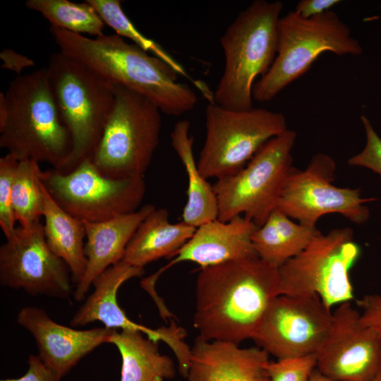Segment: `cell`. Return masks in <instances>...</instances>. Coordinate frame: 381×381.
<instances>
[{
    "mask_svg": "<svg viewBox=\"0 0 381 381\" xmlns=\"http://www.w3.org/2000/svg\"><path fill=\"white\" fill-rule=\"evenodd\" d=\"M373 381H381V373Z\"/></svg>",
    "mask_w": 381,
    "mask_h": 381,
    "instance_id": "74e56055",
    "label": "cell"
},
{
    "mask_svg": "<svg viewBox=\"0 0 381 381\" xmlns=\"http://www.w3.org/2000/svg\"><path fill=\"white\" fill-rule=\"evenodd\" d=\"M42 217L46 241L50 249L68 265L73 284H78L85 270L86 231L83 221L62 209L50 196L42 183Z\"/></svg>",
    "mask_w": 381,
    "mask_h": 381,
    "instance_id": "603a6c76",
    "label": "cell"
},
{
    "mask_svg": "<svg viewBox=\"0 0 381 381\" xmlns=\"http://www.w3.org/2000/svg\"><path fill=\"white\" fill-rule=\"evenodd\" d=\"M8 117V108L4 92H0V128L2 127Z\"/></svg>",
    "mask_w": 381,
    "mask_h": 381,
    "instance_id": "d590c367",
    "label": "cell"
},
{
    "mask_svg": "<svg viewBox=\"0 0 381 381\" xmlns=\"http://www.w3.org/2000/svg\"><path fill=\"white\" fill-rule=\"evenodd\" d=\"M361 248L351 228L320 231L280 268L279 295L319 296L329 309L353 299L349 272Z\"/></svg>",
    "mask_w": 381,
    "mask_h": 381,
    "instance_id": "30bf717a",
    "label": "cell"
},
{
    "mask_svg": "<svg viewBox=\"0 0 381 381\" xmlns=\"http://www.w3.org/2000/svg\"><path fill=\"white\" fill-rule=\"evenodd\" d=\"M144 268L132 266L121 260L98 275L92 283L94 290L72 317V327L85 326L99 321L112 329L141 332L155 342L162 341L174 351L176 358L184 356L189 346L184 341L186 331L173 321L169 327L151 329L130 320L119 307L117 292L130 279L144 274Z\"/></svg>",
    "mask_w": 381,
    "mask_h": 381,
    "instance_id": "2e32d148",
    "label": "cell"
},
{
    "mask_svg": "<svg viewBox=\"0 0 381 381\" xmlns=\"http://www.w3.org/2000/svg\"><path fill=\"white\" fill-rule=\"evenodd\" d=\"M190 123L181 120L171 133V145L187 174V202L182 213V222L198 227L217 219L218 204L213 186L200 172L193 154V138L189 134Z\"/></svg>",
    "mask_w": 381,
    "mask_h": 381,
    "instance_id": "7402d4cb",
    "label": "cell"
},
{
    "mask_svg": "<svg viewBox=\"0 0 381 381\" xmlns=\"http://www.w3.org/2000/svg\"><path fill=\"white\" fill-rule=\"evenodd\" d=\"M258 227L243 216L228 222L217 219L206 222L196 228L192 237L159 272L181 262H193L202 268L257 256L252 235Z\"/></svg>",
    "mask_w": 381,
    "mask_h": 381,
    "instance_id": "d6986e66",
    "label": "cell"
},
{
    "mask_svg": "<svg viewBox=\"0 0 381 381\" xmlns=\"http://www.w3.org/2000/svg\"><path fill=\"white\" fill-rule=\"evenodd\" d=\"M279 296V269L258 256L202 267L195 284L194 327L209 341L251 339Z\"/></svg>",
    "mask_w": 381,
    "mask_h": 381,
    "instance_id": "6da1fadb",
    "label": "cell"
},
{
    "mask_svg": "<svg viewBox=\"0 0 381 381\" xmlns=\"http://www.w3.org/2000/svg\"><path fill=\"white\" fill-rule=\"evenodd\" d=\"M336 164L327 154L315 155L304 170L294 169L278 202L279 210L298 223L316 227L325 214H339L356 224L370 217L366 203L375 198L362 197L358 188H340L332 183Z\"/></svg>",
    "mask_w": 381,
    "mask_h": 381,
    "instance_id": "7c38bea8",
    "label": "cell"
},
{
    "mask_svg": "<svg viewBox=\"0 0 381 381\" xmlns=\"http://www.w3.org/2000/svg\"><path fill=\"white\" fill-rule=\"evenodd\" d=\"M316 356V368L330 379L373 381L381 373V329L363 325L350 302L339 304Z\"/></svg>",
    "mask_w": 381,
    "mask_h": 381,
    "instance_id": "9a60e30c",
    "label": "cell"
},
{
    "mask_svg": "<svg viewBox=\"0 0 381 381\" xmlns=\"http://www.w3.org/2000/svg\"><path fill=\"white\" fill-rule=\"evenodd\" d=\"M28 363V369L22 377L1 381H61V378L48 368L38 355H30Z\"/></svg>",
    "mask_w": 381,
    "mask_h": 381,
    "instance_id": "1f68e13d",
    "label": "cell"
},
{
    "mask_svg": "<svg viewBox=\"0 0 381 381\" xmlns=\"http://www.w3.org/2000/svg\"><path fill=\"white\" fill-rule=\"evenodd\" d=\"M238 345L198 335L190 349L187 381H270L268 353Z\"/></svg>",
    "mask_w": 381,
    "mask_h": 381,
    "instance_id": "ac0fdd59",
    "label": "cell"
},
{
    "mask_svg": "<svg viewBox=\"0 0 381 381\" xmlns=\"http://www.w3.org/2000/svg\"><path fill=\"white\" fill-rule=\"evenodd\" d=\"M340 2L339 0H301L294 11L304 18H310L330 11Z\"/></svg>",
    "mask_w": 381,
    "mask_h": 381,
    "instance_id": "836d02e7",
    "label": "cell"
},
{
    "mask_svg": "<svg viewBox=\"0 0 381 381\" xmlns=\"http://www.w3.org/2000/svg\"><path fill=\"white\" fill-rule=\"evenodd\" d=\"M195 229L182 221L170 222L168 210L156 207L138 227L121 260L144 268L162 258H173Z\"/></svg>",
    "mask_w": 381,
    "mask_h": 381,
    "instance_id": "44dd1931",
    "label": "cell"
},
{
    "mask_svg": "<svg viewBox=\"0 0 381 381\" xmlns=\"http://www.w3.org/2000/svg\"><path fill=\"white\" fill-rule=\"evenodd\" d=\"M42 172L37 161H18L13 181L12 205L16 219L22 227L40 222L42 217Z\"/></svg>",
    "mask_w": 381,
    "mask_h": 381,
    "instance_id": "4316f807",
    "label": "cell"
},
{
    "mask_svg": "<svg viewBox=\"0 0 381 381\" xmlns=\"http://www.w3.org/2000/svg\"><path fill=\"white\" fill-rule=\"evenodd\" d=\"M4 95L8 117L0 128V147L18 161L47 163L63 172L72 140L59 116L47 67L18 75Z\"/></svg>",
    "mask_w": 381,
    "mask_h": 381,
    "instance_id": "3957f363",
    "label": "cell"
},
{
    "mask_svg": "<svg viewBox=\"0 0 381 381\" xmlns=\"http://www.w3.org/2000/svg\"><path fill=\"white\" fill-rule=\"evenodd\" d=\"M146 204L138 210L98 222H83L86 238V267L73 292L75 301L83 300L95 278L110 266L120 262L125 250L141 222L155 210Z\"/></svg>",
    "mask_w": 381,
    "mask_h": 381,
    "instance_id": "ffe728a7",
    "label": "cell"
},
{
    "mask_svg": "<svg viewBox=\"0 0 381 381\" xmlns=\"http://www.w3.org/2000/svg\"><path fill=\"white\" fill-rule=\"evenodd\" d=\"M141 332L114 329L108 343L121 357L120 381H164L175 376L172 359L159 352L157 342Z\"/></svg>",
    "mask_w": 381,
    "mask_h": 381,
    "instance_id": "cb8c5ba5",
    "label": "cell"
},
{
    "mask_svg": "<svg viewBox=\"0 0 381 381\" xmlns=\"http://www.w3.org/2000/svg\"><path fill=\"white\" fill-rule=\"evenodd\" d=\"M296 133L290 129L268 140L238 172L212 185L217 219L243 216L262 226L277 209L288 177L294 169L291 151Z\"/></svg>",
    "mask_w": 381,
    "mask_h": 381,
    "instance_id": "52a82bcc",
    "label": "cell"
},
{
    "mask_svg": "<svg viewBox=\"0 0 381 381\" xmlns=\"http://www.w3.org/2000/svg\"><path fill=\"white\" fill-rule=\"evenodd\" d=\"M320 231L309 227L274 210L252 235L256 255L265 262L280 268L310 243Z\"/></svg>",
    "mask_w": 381,
    "mask_h": 381,
    "instance_id": "d4e9b609",
    "label": "cell"
},
{
    "mask_svg": "<svg viewBox=\"0 0 381 381\" xmlns=\"http://www.w3.org/2000/svg\"><path fill=\"white\" fill-rule=\"evenodd\" d=\"M332 322V313L318 295H279L251 339L277 359L305 356L318 352Z\"/></svg>",
    "mask_w": 381,
    "mask_h": 381,
    "instance_id": "4fadbf2b",
    "label": "cell"
},
{
    "mask_svg": "<svg viewBox=\"0 0 381 381\" xmlns=\"http://www.w3.org/2000/svg\"><path fill=\"white\" fill-rule=\"evenodd\" d=\"M49 31L59 52L113 85L142 95L164 114L178 116L198 103L195 92L177 81L173 68L116 34L85 37L52 26Z\"/></svg>",
    "mask_w": 381,
    "mask_h": 381,
    "instance_id": "7a4b0ae2",
    "label": "cell"
},
{
    "mask_svg": "<svg viewBox=\"0 0 381 381\" xmlns=\"http://www.w3.org/2000/svg\"><path fill=\"white\" fill-rule=\"evenodd\" d=\"M25 5L40 13L52 27L92 37L104 34V23L86 1L78 4L68 0H27Z\"/></svg>",
    "mask_w": 381,
    "mask_h": 381,
    "instance_id": "484cf974",
    "label": "cell"
},
{
    "mask_svg": "<svg viewBox=\"0 0 381 381\" xmlns=\"http://www.w3.org/2000/svg\"><path fill=\"white\" fill-rule=\"evenodd\" d=\"M205 117V138L197 165L206 179L236 174L268 140L288 129L282 113L267 109L236 111L211 102Z\"/></svg>",
    "mask_w": 381,
    "mask_h": 381,
    "instance_id": "9c48e42d",
    "label": "cell"
},
{
    "mask_svg": "<svg viewBox=\"0 0 381 381\" xmlns=\"http://www.w3.org/2000/svg\"><path fill=\"white\" fill-rule=\"evenodd\" d=\"M0 247V284L32 296L67 298L72 277L66 262L49 247L43 224L19 226Z\"/></svg>",
    "mask_w": 381,
    "mask_h": 381,
    "instance_id": "5bb4252c",
    "label": "cell"
},
{
    "mask_svg": "<svg viewBox=\"0 0 381 381\" xmlns=\"http://www.w3.org/2000/svg\"><path fill=\"white\" fill-rule=\"evenodd\" d=\"M54 100L72 140V152L64 171L92 159L114 106L112 83L83 64L61 52L47 66Z\"/></svg>",
    "mask_w": 381,
    "mask_h": 381,
    "instance_id": "5b68a950",
    "label": "cell"
},
{
    "mask_svg": "<svg viewBox=\"0 0 381 381\" xmlns=\"http://www.w3.org/2000/svg\"><path fill=\"white\" fill-rule=\"evenodd\" d=\"M316 365V353L270 362L267 366L270 381H309Z\"/></svg>",
    "mask_w": 381,
    "mask_h": 381,
    "instance_id": "f546056e",
    "label": "cell"
},
{
    "mask_svg": "<svg viewBox=\"0 0 381 381\" xmlns=\"http://www.w3.org/2000/svg\"><path fill=\"white\" fill-rule=\"evenodd\" d=\"M97 12L105 25H109L116 34L126 37L148 53L159 58L179 75L191 79L183 66L179 64L157 42L145 36L132 23L124 13L120 0H86Z\"/></svg>",
    "mask_w": 381,
    "mask_h": 381,
    "instance_id": "83f0119b",
    "label": "cell"
},
{
    "mask_svg": "<svg viewBox=\"0 0 381 381\" xmlns=\"http://www.w3.org/2000/svg\"><path fill=\"white\" fill-rule=\"evenodd\" d=\"M309 381H337L322 374L317 368L312 373Z\"/></svg>",
    "mask_w": 381,
    "mask_h": 381,
    "instance_id": "8d00e7d4",
    "label": "cell"
},
{
    "mask_svg": "<svg viewBox=\"0 0 381 381\" xmlns=\"http://www.w3.org/2000/svg\"><path fill=\"white\" fill-rule=\"evenodd\" d=\"M18 160L7 153L0 158V226L6 238L16 228L12 205V186Z\"/></svg>",
    "mask_w": 381,
    "mask_h": 381,
    "instance_id": "f1b7e54d",
    "label": "cell"
},
{
    "mask_svg": "<svg viewBox=\"0 0 381 381\" xmlns=\"http://www.w3.org/2000/svg\"><path fill=\"white\" fill-rule=\"evenodd\" d=\"M280 1L255 0L243 10L220 38L225 64L212 96L224 108H253V87L271 67L277 52Z\"/></svg>",
    "mask_w": 381,
    "mask_h": 381,
    "instance_id": "277c9868",
    "label": "cell"
},
{
    "mask_svg": "<svg viewBox=\"0 0 381 381\" xmlns=\"http://www.w3.org/2000/svg\"><path fill=\"white\" fill-rule=\"evenodd\" d=\"M18 323L33 337L38 356L61 378L85 356L108 343L114 329L96 327L77 329L54 321L44 309L26 306L20 310Z\"/></svg>",
    "mask_w": 381,
    "mask_h": 381,
    "instance_id": "e0dca14e",
    "label": "cell"
},
{
    "mask_svg": "<svg viewBox=\"0 0 381 381\" xmlns=\"http://www.w3.org/2000/svg\"><path fill=\"white\" fill-rule=\"evenodd\" d=\"M41 181L66 212L83 222H98L140 208L146 192L144 176L114 178L103 174L92 159L68 173L43 171Z\"/></svg>",
    "mask_w": 381,
    "mask_h": 381,
    "instance_id": "8fae6325",
    "label": "cell"
},
{
    "mask_svg": "<svg viewBox=\"0 0 381 381\" xmlns=\"http://www.w3.org/2000/svg\"><path fill=\"white\" fill-rule=\"evenodd\" d=\"M114 86V106L92 160L109 177L144 176L159 145L161 111L142 95Z\"/></svg>",
    "mask_w": 381,
    "mask_h": 381,
    "instance_id": "ba28073f",
    "label": "cell"
},
{
    "mask_svg": "<svg viewBox=\"0 0 381 381\" xmlns=\"http://www.w3.org/2000/svg\"><path fill=\"white\" fill-rule=\"evenodd\" d=\"M358 305L363 310L361 314L362 324L381 329V296L365 295L358 301Z\"/></svg>",
    "mask_w": 381,
    "mask_h": 381,
    "instance_id": "d6a6232c",
    "label": "cell"
},
{
    "mask_svg": "<svg viewBox=\"0 0 381 381\" xmlns=\"http://www.w3.org/2000/svg\"><path fill=\"white\" fill-rule=\"evenodd\" d=\"M361 120L365 134V144L359 153L348 159V164L368 169L377 174L381 179V138L365 115L361 116Z\"/></svg>",
    "mask_w": 381,
    "mask_h": 381,
    "instance_id": "4dcf8cb0",
    "label": "cell"
},
{
    "mask_svg": "<svg viewBox=\"0 0 381 381\" xmlns=\"http://www.w3.org/2000/svg\"><path fill=\"white\" fill-rule=\"evenodd\" d=\"M1 67L20 75L22 71L35 65L32 59L10 49H4L0 53Z\"/></svg>",
    "mask_w": 381,
    "mask_h": 381,
    "instance_id": "e575fe53",
    "label": "cell"
},
{
    "mask_svg": "<svg viewBox=\"0 0 381 381\" xmlns=\"http://www.w3.org/2000/svg\"><path fill=\"white\" fill-rule=\"evenodd\" d=\"M358 56L363 53L347 24L332 10L304 18L294 11L280 18L275 59L268 71L255 83L253 99H273L305 74L323 53Z\"/></svg>",
    "mask_w": 381,
    "mask_h": 381,
    "instance_id": "8992f818",
    "label": "cell"
}]
</instances>
